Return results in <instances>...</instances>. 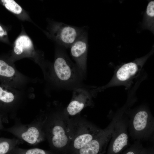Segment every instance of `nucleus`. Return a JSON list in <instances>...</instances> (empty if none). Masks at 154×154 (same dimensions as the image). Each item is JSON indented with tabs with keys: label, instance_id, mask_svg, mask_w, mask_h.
Here are the masks:
<instances>
[{
	"label": "nucleus",
	"instance_id": "obj_7",
	"mask_svg": "<svg viewBox=\"0 0 154 154\" xmlns=\"http://www.w3.org/2000/svg\"><path fill=\"white\" fill-rule=\"evenodd\" d=\"M86 31L84 27H78L61 22H57L54 26L53 34L56 40L60 46L68 48Z\"/></svg>",
	"mask_w": 154,
	"mask_h": 154
},
{
	"label": "nucleus",
	"instance_id": "obj_20",
	"mask_svg": "<svg viewBox=\"0 0 154 154\" xmlns=\"http://www.w3.org/2000/svg\"><path fill=\"white\" fill-rule=\"evenodd\" d=\"M6 35L5 32H4L3 29L0 25V37H3L4 35Z\"/></svg>",
	"mask_w": 154,
	"mask_h": 154
},
{
	"label": "nucleus",
	"instance_id": "obj_6",
	"mask_svg": "<svg viewBox=\"0 0 154 154\" xmlns=\"http://www.w3.org/2000/svg\"><path fill=\"white\" fill-rule=\"evenodd\" d=\"M149 57L147 55L135 60L125 63L118 68L110 81L102 89L115 86L123 85L127 88L133 79L137 76Z\"/></svg>",
	"mask_w": 154,
	"mask_h": 154
},
{
	"label": "nucleus",
	"instance_id": "obj_17",
	"mask_svg": "<svg viewBox=\"0 0 154 154\" xmlns=\"http://www.w3.org/2000/svg\"><path fill=\"white\" fill-rule=\"evenodd\" d=\"M6 9L16 14H19L21 13L22 9L21 7L13 0H2Z\"/></svg>",
	"mask_w": 154,
	"mask_h": 154
},
{
	"label": "nucleus",
	"instance_id": "obj_21",
	"mask_svg": "<svg viewBox=\"0 0 154 154\" xmlns=\"http://www.w3.org/2000/svg\"><path fill=\"white\" fill-rule=\"evenodd\" d=\"M125 154H136L132 150H130L126 153Z\"/></svg>",
	"mask_w": 154,
	"mask_h": 154
},
{
	"label": "nucleus",
	"instance_id": "obj_19",
	"mask_svg": "<svg viewBox=\"0 0 154 154\" xmlns=\"http://www.w3.org/2000/svg\"><path fill=\"white\" fill-rule=\"evenodd\" d=\"M3 115L0 114V130H4V128L2 124V117Z\"/></svg>",
	"mask_w": 154,
	"mask_h": 154
},
{
	"label": "nucleus",
	"instance_id": "obj_1",
	"mask_svg": "<svg viewBox=\"0 0 154 154\" xmlns=\"http://www.w3.org/2000/svg\"><path fill=\"white\" fill-rule=\"evenodd\" d=\"M69 121L64 110L46 115L43 130L45 138L54 150L66 152L70 140Z\"/></svg>",
	"mask_w": 154,
	"mask_h": 154
},
{
	"label": "nucleus",
	"instance_id": "obj_14",
	"mask_svg": "<svg viewBox=\"0 0 154 154\" xmlns=\"http://www.w3.org/2000/svg\"><path fill=\"white\" fill-rule=\"evenodd\" d=\"M32 46V41L29 37L25 35H21L15 41L14 52L16 54L20 55L25 50L31 49Z\"/></svg>",
	"mask_w": 154,
	"mask_h": 154
},
{
	"label": "nucleus",
	"instance_id": "obj_4",
	"mask_svg": "<svg viewBox=\"0 0 154 154\" xmlns=\"http://www.w3.org/2000/svg\"><path fill=\"white\" fill-rule=\"evenodd\" d=\"M46 119L44 114L29 124L16 123L13 126L4 130L22 140L32 145H36L45 138L43 127Z\"/></svg>",
	"mask_w": 154,
	"mask_h": 154
},
{
	"label": "nucleus",
	"instance_id": "obj_3",
	"mask_svg": "<svg viewBox=\"0 0 154 154\" xmlns=\"http://www.w3.org/2000/svg\"><path fill=\"white\" fill-rule=\"evenodd\" d=\"M53 68L55 78L60 85L78 88L77 86L83 76L70 58L64 47L60 46L58 49Z\"/></svg>",
	"mask_w": 154,
	"mask_h": 154
},
{
	"label": "nucleus",
	"instance_id": "obj_11",
	"mask_svg": "<svg viewBox=\"0 0 154 154\" xmlns=\"http://www.w3.org/2000/svg\"><path fill=\"white\" fill-rule=\"evenodd\" d=\"M88 40V33L86 31L69 47L75 64L83 76L86 69Z\"/></svg>",
	"mask_w": 154,
	"mask_h": 154
},
{
	"label": "nucleus",
	"instance_id": "obj_18",
	"mask_svg": "<svg viewBox=\"0 0 154 154\" xmlns=\"http://www.w3.org/2000/svg\"><path fill=\"white\" fill-rule=\"evenodd\" d=\"M146 15L147 18L152 19L153 21L154 17V1H151L148 3L146 11Z\"/></svg>",
	"mask_w": 154,
	"mask_h": 154
},
{
	"label": "nucleus",
	"instance_id": "obj_10",
	"mask_svg": "<svg viewBox=\"0 0 154 154\" xmlns=\"http://www.w3.org/2000/svg\"><path fill=\"white\" fill-rule=\"evenodd\" d=\"M121 116L120 115L116 116L110 141L111 151L114 153L120 152L128 142L127 124Z\"/></svg>",
	"mask_w": 154,
	"mask_h": 154
},
{
	"label": "nucleus",
	"instance_id": "obj_13",
	"mask_svg": "<svg viewBox=\"0 0 154 154\" xmlns=\"http://www.w3.org/2000/svg\"><path fill=\"white\" fill-rule=\"evenodd\" d=\"M16 74L14 68L5 61L0 59V81L2 84L7 86L10 79Z\"/></svg>",
	"mask_w": 154,
	"mask_h": 154
},
{
	"label": "nucleus",
	"instance_id": "obj_12",
	"mask_svg": "<svg viewBox=\"0 0 154 154\" xmlns=\"http://www.w3.org/2000/svg\"><path fill=\"white\" fill-rule=\"evenodd\" d=\"M16 100L15 96L8 90L7 86L0 85V114L2 115L8 112Z\"/></svg>",
	"mask_w": 154,
	"mask_h": 154
},
{
	"label": "nucleus",
	"instance_id": "obj_16",
	"mask_svg": "<svg viewBox=\"0 0 154 154\" xmlns=\"http://www.w3.org/2000/svg\"><path fill=\"white\" fill-rule=\"evenodd\" d=\"M9 154H52L51 152L38 148L28 149L15 147Z\"/></svg>",
	"mask_w": 154,
	"mask_h": 154
},
{
	"label": "nucleus",
	"instance_id": "obj_15",
	"mask_svg": "<svg viewBox=\"0 0 154 154\" xmlns=\"http://www.w3.org/2000/svg\"><path fill=\"white\" fill-rule=\"evenodd\" d=\"M20 141L16 139L0 137V154H9L20 143Z\"/></svg>",
	"mask_w": 154,
	"mask_h": 154
},
{
	"label": "nucleus",
	"instance_id": "obj_2",
	"mask_svg": "<svg viewBox=\"0 0 154 154\" xmlns=\"http://www.w3.org/2000/svg\"><path fill=\"white\" fill-rule=\"evenodd\" d=\"M69 118L70 143L66 153L71 154L102 133L101 129L82 118Z\"/></svg>",
	"mask_w": 154,
	"mask_h": 154
},
{
	"label": "nucleus",
	"instance_id": "obj_8",
	"mask_svg": "<svg viewBox=\"0 0 154 154\" xmlns=\"http://www.w3.org/2000/svg\"><path fill=\"white\" fill-rule=\"evenodd\" d=\"M116 120L113 118L104 131L94 138L82 148L71 154H103L112 135Z\"/></svg>",
	"mask_w": 154,
	"mask_h": 154
},
{
	"label": "nucleus",
	"instance_id": "obj_5",
	"mask_svg": "<svg viewBox=\"0 0 154 154\" xmlns=\"http://www.w3.org/2000/svg\"><path fill=\"white\" fill-rule=\"evenodd\" d=\"M130 134L137 140L147 139L154 131V120L151 114L146 109L141 108L130 117L129 122Z\"/></svg>",
	"mask_w": 154,
	"mask_h": 154
},
{
	"label": "nucleus",
	"instance_id": "obj_9",
	"mask_svg": "<svg viewBox=\"0 0 154 154\" xmlns=\"http://www.w3.org/2000/svg\"><path fill=\"white\" fill-rule=\"evenodd\" d=\"M93 94L84 88L78 87L74 89L72 99L64 112L69 117L76 116L85 108L93 104Z\"/></svg>",
	"mask_w": 154,
	"mask_h": 154
}]
</instances>
